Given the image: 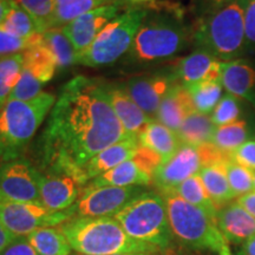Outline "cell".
<instances>
[{"label":"cell","instance_id":"7a4b0ae2","mask_svg":"<svg viewBox=\"0 0 255 255\" xmlns=\"http://www.w3.org/2000/svg\"><path fill=\"white\" fill-rule=\"evenodd\" d=\"M59 227L72 251L81 255L157 253L130 238L115 218H71Z\"/></svg>","mask_w":255,"mask_h":255},{"label":"cell","instance_id":"d4e9b609","mask_svg":"<svg viewBox=\"0 0 255 255\" xmlns=\"http://www.w3.org/2000/svg\"><path fill=\"white\" fill-rule=\"evenodd\" d=\"M38 255H71L72 248L59 226L43 227L27 237Z\"/></svg>","mask_w":255,"mask_h":255},{"label":"cell","instance_id":"836d02e7","mask_svg":"<svg viewBox=\"0 0 255 255\" xmlns=\"http://www.w3.org/2000/svg\"><path fill=\"white\" fill-rule=\"evenodd\" d=\"M33 18L40 33L55 28L56 0H14Z\"/></svg>","mask_w":255,"mask_h":255},{"label":"cell","instance_id":"4dcf8cb0","mask_svg":"<svg viewBox=\"0 0 255 255\" xmlns=\"http://www.w3.org/2000/svg\"><path fill=\"white\" fill-rule=\"evenodd\" d=\"M43 40L55 57L58 69H66L76 64L77 52L62 27L44 32Z\"/></svg>","mask_w":255,"mask_h":255},{"label":"cell","instance_id":"30bf717a","mask_svg":"<svg viewBox=\"0 0 255 255\" xmlns=\"http://www.w3.org/2000/svg\"><path fill=\"white\" fill-rule=\"evenodd\" d=\"M144 191L145 188L142 186L92 187L87 184L72 206L73 218H114Z\"/></svg>","mask_w":255,"mask_h":255},{"label":"cell","instance_id":"52a82bcc","mask_svg":"<svg viewBox=\"0 0 255 255\" xmlns=\"http://www.w3.org/2000/svg\"><path fill=\"white\" fill-rule=\"evenodd\" d=\"M167 206L173 237L188 248L220 252L226 244L216 220L199 207L190 205L174 191L161 193Z\"/></svg>","mask_w":255,"mask_h":255},{"label":"cell","instance_id":"e0dca14e","mask_svg":"<svg viewBox=\"0 0 255 255\" xmlns=\"http://www.w3.org/2000/svg\"><path fill=\"white\" fill-rule=\"evenodd\" d=\"M216 225L225 240L239 245L255 235V218L238 201H233L218 210Z\"/></svg>","mask_w":255,"mask_h":255},{"label":"cell","instance_id":"ab89813d","mask_svg":"<svg viewBox=\"0 0 255 255\" xmlns=\"http://www.w3.org/2000/svg\"><path fill=\"white\" fill-rule=\"evenodd\" d=\"M132 159L145 171V173L150 175V176H154L157 168L163 163V159H162L161 156L156 154L155 151L150 150V149L142 145H139L138 148H137Z\"/></svg>","mask_w":255,"mask_h":255},{"label":"cell","instance_id":"bcb514c9","mask_svg":"<svg viewBox=\"0 0 255 255\" xmlns=\"http://www.w3.org/2000/svg\"><path fill=\"white\" fill-rule=\"evenodd\" d=\"M238 255H255V235L244 242Z\"/></svg>","mask_w":255,"mask_h":255},{"label":"cell","instance_id":"d590c367","mask_svg":"<svg viewBox=\"0 0 255 255\" xmlns=\"http://www.w3.org/2000/svg\"><path fill=\"white\" fill-rule=\"evenodd\" d=\"M226 171L235 197L246 195L254 190V173L250 169L242 167L232 158L226 163Z\"/></svg>","mask_w":255,"mask_h":255},{"label":"cell","instance_id":"8fae6325","mask_svg":"<svg viewBox=\"0 0 255 255\" xmlns=\"http://www.w3.org/2000/svg\"><path fill=\"white\" fill-rule=\"evenodd\" d=\"M39 176L40 171L23 157L1 164L0 195L19 202L39 201Z\"/></svg>","mask_w":255,"mask_h":255},{"label":"cell","instance_id":"ffe728a7","mask_svg":"<svg viewBox=\"0 0 255 255\" xmlns=\"http://www.w3.org/2000/svg\"><path fill=\"white\" fill-rule=\"evenodd\" d=\"M109 97L115 114L120 120L127 135L138 137L146 124L152 121L151 117H149L133 102L124 87L109 85Z\"/></svg>","mask_w":255,"mask_h":255},{"label":"cell","instance_id":"f6af8a7d","mask_svg":"<svg viewBox=\"0 0 255 255\" xmlns=\"http://www.w3.org/2000/svg\"><path fill=\"white\" fill-rule=\"evenodd\" d=\"M234 0H201V7L207 13L216 11V9L223 7V6L231 4Z\"/></svg>","mask_w":255,"mask_h":255},{"label":"cell","instance_id":"f546056e","mask_svg":"<svg viewBox=\"0 0 255 255\" xmlns=\"http://www.w3.org/2000/svg\"><path fill=\"white\" fill-rule=\"evenodd\" d=\"M171 191L176 193L178 196L182 197L184 201L189 202L190 205H194L201 209H203L206 213H208L210 216H213L216 220L218 209H216L213 201L210 200L208 193H207L205 188V184H203L199 174L187 178L186 181L178 184Z\"/></svg>","mask_w":255,"mask_h":255},{"label":"cell","instance_id":"2e32d148","mask_svg":"<svg viewBox=\"0 0 255 255\" xmlns=\"http://www.w3.org/2000/svg\"><path fill=\"white\" fill-rule=\"evenodd\" d=\"M222 64L223 62L207 51L196 49L178 60L173 73L182 85L221 81Z\"/></svg>","mask_w":255,"mask_h":255},{"label":"cell","instance_id":"3957f363","mask_svg":"<svg viewBox=\"0 0 255 255\" xmlns=\"http://www.w3.org/2000/svg\"><path fill=\"white\" fill-rule=\"evenodd\" d=\"M250 0H234L205 14L193 40L197 49L205 50L221 62L239 59L248 52L245 31V9Z\"/></svg>","mask_w":255,"mask_h":255},{"label":"cell","instance_id":"5b68a950","mask_svg":"<svg viewBox=\"0 0 255 255\" xmlns=\"http://www.w3.org/2000/svg\"><path fill=\"white\" fill-rule=\"evenodd\" d=\"M191 38L189 27L177 11L148 12L133 40L131 57L137 63L163 62L187 49Z\"/></svg>","mask_w":255,"mask_h":255},{"label":"cell","instance_id":"f1b7e54d","mask_svg":"<svg viewBox=\"0 0 255 255\" xmlns=\"http://www.w3.org/2000/svg\"><path fill=\"white\" fill-rule=\"evenodd\" d=\"M183 87L190 94L195 110L203 115H212L223 96L221 81L202 82Z\"/></svg>","mask_w":255,"mask_h":255},{"label":"cell","instance_id":"ee69618b","mask_svg":"<svg viewBox=\"0 0 255 255\" xmlns=\"http://www.w3.org/2000/svg\"><path fill=\"white\" fill-rule=\"evenodd\" d=\"M237 201L251 215H253L255 218V190L251 191V193L246 194V195L238 197Z\"/></svg>","mask_w":255,"mask_h":255},{"label":"cell","instance_id":"c3c4849f","mask_svg":"<svg viewBox=\"0 0 255 255\" xmlns=\"http://www.w3.org/2000/svg\"><path fill=\"white\" fill-rule=\"evenodd\" d=\"M15 238L12 237L9 233L6 231V229L2 227V225L0 223V251L4 250V248L7 246V245L11 242L12 240H14Z\"/></svg>","mask_w":255,"mask_h":255},{"label":"cell","instance_id":"60d3db41","mask_svg":"<svg viewBox=\"0 0 255 255\" xmlns=\"http://www.w3.org/2000/svg\"><path fill=\"white\" fill-rule=\"evenodd\" d=\"M232 158L242 167L255 173V138H250L232 154Z\"/></svg>","mask_w":255,"mask_h":255},{"label":"cell","instance_id":"603a6c76","mask_svg":"<svg viewBox=\"0 0 255 255\" xmlns=\"http://www.w3.org/2000/svg\"><path fill=\"white\" fill-rule=\"evenodd\" d=\"M139 145L145 146L161 156L162 159L167 161L173 156L180 145L182 144L177 133L163 126L159 122L146 124L142 132L138 135Z\"/></svg>","mask_w":255,"mask_h":255},{"label":"cell","instance_id":"681fc988","mask_svg":"<svg viewBox=\"0 0 255 255\" xmlns=\"http://www.w3.org/2000/svg\"><path fill=\"white\" fill-rule=\"evenodd\" d=\"M219 253H220V255H232V252H231V250H229V246L227 245V242L223 245L221 251H220Z\"/></svg>","mask_w":255,"mask_h":255},{"label":"cell","instance_id":"44dd1931","mask_svg":"<svg viewBox=\"0 0 255 255\" xmlns=\"http://www.w3.org/2000/svg\"><path fill=\"white\" fill-rule=\"evenodd\" d=\"M194 111L196 110L190 94L181 83L177 82L169 89L162 100L156 113V119L157 122L177 132L186 117Z\"/></svg>","mask_w":255,"mask_h":255},{"label":"cell","instance_id":"ac0fdd59","mask_svg":"<svg viewBox=\"0 0 255 255\" xmlns=\"http://www.w3.org/2000/svg\"><path fill=\"white\" fill-rule=\"evenodd\" d=\"M138 146V137H128L98 152L82 168L84 184L89 183L91 180L111 170L128 159H131Z\"/></svg>","mask_w":255,"mask_h":255},{"label":"cell","instance_id":"74e56055","mask_svg":"<svg viewBox=\"0 0 255 255\" xmlns=\"http://www.w3.org/2000/svg\"><path fill=\"white\" fill-rule=\"evenodd\" d=\"M43 40V33L33 34L31 37H18L9 33L0 26V58L24 52L28 47Z\"/></svg>","mask_w":255,"mask_h":255},{"label":"cell","instance_id":"cb8c5ba5","mask_svg":"<svg viewBox=\"0 0 255 255\" xmlns=\"http://www.w3.org/2000/svg\"><path fill=\"white\" fill-rule=\"evenodd\" d=\"M200 177L208 193L210 200L213 201L216 209L222 208L234 200L231 184H229L226 163H214L205 165L201 168Z\"/></svg>","mask_w":255,"mask_h":255},{"label":"cell","instance_id":"ba28073f","mask_svg":"<svg viewBox=\"0 0 255 255\" xmlns=\"http://www.w3.org/2000/svg\"><path fill=\"white\" fill-rule=\"evenodd\" d=\"M148 9L130 8L105 26L88 49L78 53L76 64L102 68L116 63L132 47Z\"/></svg>","mask_w":255,"mask_h":255},{"label":"cell","instance_id":"d6a6232c","mask_svg":"<svg viewBox=\"0 0 255 255\" xmlns=\"http://www.w3.org/2000/svg\"><path fill=\"white\" fill-rule=\"evenodd\" d=\"M23 63V52L0 58V109L7 103L9 95L20 78Z\"/></svg>","mask_w":255,"mask_h":255},{"label":"cell","instance_id":"7c38bea8","mask_svg":"<svg viewBox=\"0 0 255 255\" xmlns=\"http://www.w3.org/2000/svg\"><path fill=\"white\" fill-rule=\"evenodd\" d=\"M202 161L197 146L182 143L176 152L164 161L152 176V183L161 193L171 191L187 178L199 174Z\"/></svg>","mask_w":255,"mask_h":255},{"label":"cell","instance_id":"8d00e7d4","mask_svg":"<svg viewBox=\"0 0 255 255\" xmlns=\"http://www.w3.org/2000/svg\"><path fill=\"white\" fill-rule=\"evenodd\" d=\"M241 114V100L229 94H226L222 96V98L216 105L210 117H212V121L215 124V127H220L237 122V121L240 120Z\"/></svg>","mask_w":255,"mask_h":255},{"label":"cell","instance_id":"1f68e13d","mask_svg":"<svg viewBox=\"0 0 255 255\" xmlns=\"http://www.w3.org/2000/svg\"><path fill=\"white\" fill-rule=\"evenodd\" d=\"M113 0H56L55 28L64 27L73 19L102 6L111 4Z\"/></svg>","mask_w":255,"mask_h":255},{"label":"cell","instance_id":"484cf974","mask_svg":"<svg viewBox=\"0 0 255 255\" xmlns=\"http://www.w3.org/2000/svg\"><path fill=\"white\" fill-rule=\"evenodd\" d=\"M23 56V68L30 70L40 82L47 84L53 78L58 66L52 52L44 44V40L25 50Z\"/></svg>","mask_w":255,"mask_h":255},{"label":"cell","instance_id":"4fadbf2b","mask_svg":"<svg viewBox=\"0 0 255 255\" xmlns=\"http://www.w3.org/2000/svg\"><path fill=\"white\" fill-rule=\"evenodd\" d=\"M119 4L111 2L109 5L92 9L88 13L73 19L72 21H70L69 24L62 27L70 41L72 43L77 55L83 52L85 49H88L94 43V40L101 33V31L111 20L119 17Z\"/></svg>","mask_w":255,"mask_h":255},{"label":"cell","instance_id":"83f0119b","mask_svg":"<svg viewBox=\"0 0 255 255\" xmlns=\"http://www.w3.org/2000/svg\"><path fill=\"white\" fill-rule=\"evenodd\" d=\"M250 139V127L245 120H239L215 128L212 143L220 150L232 155L241 144Z\"/></svg>","mask_w":255,"mask_h":255},{"label":"cell","instance_id":"9c48e42d","mask_svg":"<svg viewBox=\"0 0 255 255\" xmlns=\"http://www.w3.org/2000/svg\"><path fill=\"white\" fill-rule=\"evenodd\" d=\"M73 218V209L53 212L39 201L19 202L0 195V223L13 238H27L43 227H56Z\"/></svg>","mask_w":255,"mask_h":255},{"label":"cell","instance_id":"d6986e66","mask_svg":"<svg viewBox=\"0 0 255 255\" xmlns=\"http://www.w3.org/2000/svg\"><path fill=\"white\" fill-rule=\"evenodd\" d=\"M221 84L227 94L255 104V68L247 60L223 62Z\"/></svg>","mask_w":255,"mask_h":255},{"label":"cell","instance_id":"9a60e30c","mask_svg":"<svg viewBox=\"0 0 255 255\" xmlns=\"http://www.w3.org/2000/svg\"><path fill=\"white\" fill-rule=\"evenodd\" d=\"M82 186L65 174L40 171L39 201L46 208L53 212H63L75 205L81 195Z\"/></svg>","mask_w":255,"mask_h":255},{"label":"cell","instance_id":"b9f144b4","mask_svg":"<svg viewBox=\"0 0 255 255\" xmlns=\"http://www.w3.org/2000/svg\"><path fill=\"white\" fill-rule=\"evenodd\" d=\"M245 31L247 51H255V0H250L245 9Z\"/></svg>","mask_w":255,"mask_h":255},{"label":"cell","instance_id":"e575fe53","mask_svg":"<svg viewBox=\"0 0 255 255\" xmlns=\"http://www.w3.org/2000/svg\"><path fill=\"white\" fill-rule=\"evenodd\" d=\"M1 27L5 28L9 33L14 34V36L23 38L40 33L38 25L33 20V18L23 7H20L14 0Z\"/></svg>","mask_w":255,"mask_h":255},{"label":"cell","instance_id":"f5cc1de1","mask_svg":"<svg viewBox=\"0 0 255 255\" xmlns=\"http://www.w3.org/2000/svg\"><path fill=\"white\" fill-rule=\"evenodd\" d=\"M254 190H255V173H254Z\"/></svg>","mask_w":255,"mask_h":255},{"label":"cell","instance_id":"5bb4252c","mask_svg":"<svg viewBox=\"0 0 255 255\" xmlns=\"http://www.w3.org/2000/svg\"><path fill=\"white\" fill-rule=\"evenodd\" d=\"M175 83H177V79L173 72L168 75L155 73L129 79L124 88L133 102L149 117H152L156 116L162 100Z\"/></svg>","mask_w":255,"mask_h":255},{"label":"cell","instance_id":"6da1fadb","mask_svg":"<svg viewBox=\"0 0 255 255\" xmlns=\"http://www.w3.org/2000/svg\"><path fill=\"white\" fill-rule=\"evenodd\" d=\"M115 114L109 85L77 76L60 89L40 137L46 173L69 175L84 187L82 168L115 143L128 138Z\"/></svg>","mask_w":255,"mask_h":255},{"label":"cell","instance_id":"8992f818","mask_svg":"<svg viewBox=\"0 0 255 255\" xmlns=\"http://www.w3.org/2000/svg\"><path fill=\"white\" fill-rule=\"evenodd\" d=\"M130 238L156 252L169 248L173 233L161 193L145 190L114 216Z\"/></svg>","mask_w":255,"mask_h":255},{"label":"cell","instance_id":"f35d334b","mask_svg":"<svg viewBox=\"0 0 255 255\" xmlns=\"http://www.w3.org/2000/svg\"><path fill=\"white\" fill-rule=\"evenodd\" d=\"M44 83L40 82L30 70L23 68L20 78L9 95L8 101H31L40 95ZM7 101V102H8Z\"/></svg>","mask_w":255,"mask_h":255},{"label":"cell","instance_id":"4316f807","mask_svg":"<svg viewBox=\"0 0 255 255\" xmlns=\"http://www.w3.org/2000/svg\"><path fill=\"white\" fill-rule=\"evenodd\" d=\"M215 128L210 115H203L194 111L186 117L176 133L182 143L199 146L212 142Z\"/></svg>","mask_w":255,"mask_h":255},{"label":"cell","instance_id":"7dc6e473","mask_svg":"<svg viewBox=\"0 0 255 255\" xmlns=\"http://www.w3.org/2000/svg\"><path fill=\"white\" fill-rule=\"evenodd\" d=\"M12 4H13V0H0V26L7 17Z\"/></svg>","mask_w":255,"mask_h":255},{"label":"cell","instance_id":"f907efd6","mask_svg":"<svg viewBox=\"0 0 255 255\" xmlns=\"http://www.w3.org/2000/svg\"><path fill=\"white\" fill-rule=\"evenodd\" d=\"M71 255H81V254H71ZM115 255H152V254H149V253H129V254H115Z\"/></svg>","mask_w":255,"mask_h":255},{"label":"cell","instance_id":"816d5d0a","mask_svg":"<svg viewBox=\"0 0 255 255\" xmlns=\"http://www.w3.org/2000/svg\"><path fill=\"white\" fill-rule=\"evenodd\" d=\"M131 1H151V0H131Z\"/></svg>","mask_w":255,"mask_h":255},{"label":"cell","instance_id":"7bdbcfd3","mask_svg":"<svg viewBox=\"0 0 255 255\" xmlns=\"http://www.w3.org/2000/svg\"><path fill=\"white\" fill-rule=\"evenodd\" d=\"M0 255H38L28 242L27 238H15L0 251Z\"/></svg>","mask_w":255,"mask_h":255},{"label":"cell","instance_id":"277c9868","mask_svg":"<svg viewBox=\"0 0 255 255\" xmlns=\"http://www.w3.org/2000/svg\"><path fill=\"white\" fill-rule=\"evenodd\" d=\"M56 101L55 95L41 92L31 101H8L0 109V165L21 158Z\"/></svg>","mask_w":255,"mask_h":255},{"label":"cell","instance_id":"7402d4cb","mask_svg":"<svg viewBox=\"0 0 255 255\" xmlns=\"http://www.w3.org/2000/svg\"><path fill=\"white\" fill-rule=\"evenodd\" d=\"M152 183V176L145 173L133 159H128L117 167L91 180L88 184L92 187H130L149 186Z\"/></svg>","mask_w":255,"mask_h":255}]
</instances>
